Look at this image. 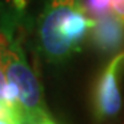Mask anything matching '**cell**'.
Listing matches in <instances>:
<instances>
[{
	"instance_id": "obj_1",
	"label": "cell",
	"mask_w": 124,
	"mask_h": 124,
	"mask_svg": "<svg viewBox=\"0 0 124 124\" xmlns=\"http://www.w3.org/2000/svg\"><path fill=\"white\" fill-rule=\"evenodd\" d=\"M95 25L83 0H47L37 19V41L44 58L61 62L79 51Z\"/></svg>"
},
{
	"instance_id": "obj_2",
	"label": "cell",
	"mask_w": 124,
	"mask_h": 124,
	"mask_svg": "<svg viewBox=\"0 0 124 124\" xmlns=\"http://www.w3.org/2000/svg\"><path fill=\"white\" fill-rule=\"evenodd\" d=\"M0 63L23 109L25 123L37 124L47 117L40 83L13 33L0 32Z\"/></svg>"
},
{
	"instance_id": "obj_3",
	"label": "cell",
	"mask_w": 124,
	"mask_h": 124,
	"mask_svg": "<svg viewBox=\"0 0 124 124\" xmlns=\"http://www.w3.org/2000/svg\"><path fill=\"white\" fill-rule=\"evenodd\" d=\"M124 72V51L112 58L98 76L93 90V108L98 120H108L119 115L123 103L120 80Z\"/></svg>"
},
{
	"instance_id": "obj_4",
	"label": "cell",
	"mask_w": 124,
	"mask_h": 124,
	"mask_svg": "<svg viewBox=\"0 0 124 124\" xmlns=\"http://www.w3.org/2000/svg\"><path fill=\"white\" fill-rule=\"evenodd\" d=\"M90 36L98 48L103 51L116 50L124 41V22L113 13L95 18V25Z\"/></svg>"
},
{
	"instance_id": "obj_5",
	"label": "cell",
	"mask_w": 124,
	"mask_h": 124,
	"mask_svg": "<svg viewBox=\"0 0 124 124\" xmlns=\"http://www.w3.org/2000/svg\"><path fill=\"white\" fill-rule=\"evenodd\" d=\"M32 0H0V32H15L26 14Z\"/></svg>"
},
{
	"instance_id": "obj_6",
	"label": "cell",
	"mask_w": 124,
	"mask_h": 124,
	"mask_svg": "<svg viewBox=\"0 0 124 124\" xmlns=\"http://www.w3.org/2000/svg\"><path fill=\"white\" fill-rule=\"evenodd\" d=\"M85 8L93 18H99L112 13L113 0H85Z\"/></svg>"
},
{
	"instance_id": "obj_7",
	"label": "cell",
	"mask_w": 124,
	"mask_h": 124,
	"mask_svg": "<svg viewBox=\"0 0 124 124\" xmlns=\"http://www.w3.org/2000/svg\"><path fill=\"white\" fill-rule=\"evenodd\" d=\"M7 90H8L7 79H6L4 70H3L1 63H0V102H1V103H6V105L8 106V103H7Z\"/></svg>"
},
{
	"instance_id": "obj_8",
	"label": "cell",
	"mask_w": 124,
	"mask_h": 124,
	"mask_svg": "<svg viewBox=\"0 0 124 124\" xmlns=\"http://www.w3.org/2000/svg\"><path fill=\"white\" fill-rule=\"evenodd\" d=\"M112 13L124 22V0H113Z\"/></svg>"
},
{
	"instance_id": "obj_9",
	"label": "cell",
	"mask_w": 124,
	"mask_h": 124,
	"mask_svg": "<svg viewBox=\"0 0 124 124\" xmlns=\"http://www.w3.org/2000/svg\"><path fill=\"white\" fill-rule=\"evenodd\" d=\"M37 124H57V123H55V121L50 117V116H47V117H44L43 120H40Z\"/></svg>"
},
{
	"instance_id": "obj_10",
	"label": "cell",
	"mask_w": 124,
	"mask_h": 124,
	"mask_svg": "<svg viewBox=\"0 0 124 124\" xmlns=\"http://www.w3.org/2000/svg\"><path fill=\"white\" fill-rule=\"evenodd\" d=\"M0 124H11V123H8V121H4V120H0Z\"/></svg>"
}]
</instances>
